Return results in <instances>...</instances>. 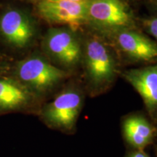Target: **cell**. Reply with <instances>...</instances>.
Masks as SVG:
<instances>
[{"label":"cell","instance_id":"1","mask_svg":"<svg viewBox=\"0 0 157 157\" xmlns=\"http://www.w3.org/2000/svg\"><path fill=\"white\" fill-rule=\"evenodd\" d=\"M82 58L90 95L101 94L111 86L117 74L113 52L103 40L92 36L86 40Z\"/></svg>","mask_w":157,"mask_h":157},{"label":"cell","instance_id":"2","mask_svg":"<svg viewBox=\"0 0 157 157\" xmlns=\"http://www.w3.org/2000/svg\"><path fill=\"white\" fill-rule=\"evenodd\" d=\"M84 100L79 89L65 90L42 108L40 113L42 120L50 128L64 134H74Z\"/></svg>","mask_w":157,"mask_h":157},{"label":"cell","instance_id":"3","mask_svg":"<svg viewBox=\"0 0 157 157\" xmlns=\"http://www.w3.org/2000/svg\"><path fill=\"white\" fill-rule=\"evenodd\" d=\"M87 23L110 34L135 26L132 13L123 0H90Z\"/></svg>","mask_w":157,"mask_h":157},{"label":"cell","instance_id":"4","mask_svg":"<svg viewBox=\"0 0 157 157\" xmlns=\"http://www.w3.org/2000/svg\"><path fill=\"white\" fill-rule=\"evenodd\" d=\"M90 2H75L63 0H38L37 11L49 23L66 25L75 31L87 23Z\"/></svg>","mask_w":157,"mask_h":157},{"label":"cell","instance_id":"5","mask_svg":"<svg viewBox=\"0 0 157 157\" xmlns=\"http://www.w3.org/2000/svg\"><path fill=\"white\" fill-rule=\"evenodd\" d=\"M44 45L48 53L66 67L76 66L81 62L83 49L72 29H50L45 37Z\"/></svg>","mask_w":157,"mask_h":157},{"label":"cell","instance_id":"6","mask_svg":"<svg viewBox=\"0 0 157 157\" xmlns=\"http://www.w3.org/2000/svg\"><path fill=\"white\" fill-rule=\"evenodd\" d=\"M18 76L23 82L39 93L47 91L66 76V72L35 57L26 59L19 65Z\"/></svg>","mask_w":157,"mask_h":157},{"label":"cell","instance_id":"7","mask_svg":"<svg viewBox=\"0 0 157 157\" xmlns=\"http://www.w3.org/2000/svg\"><path fill=\"white\" fill-rule=\"evenodd\" d=\"M114 44L125 56L137 62H157V42L135 29L111 34Z\"/></svg>","mask_w":157,"mask_h":157},{"label":"cell","instance_id":"8","mask_svg":"<svg viewBox=\"0 0 157 157\" xmlns=\"http://www.w3.org/2000/svg\"><path fill=\"white\" fill-rule=\"evenodd\" d=\"M123 76L140 95L146 114L157 127V62L143 68L127 70Z\"/></svg>","mask_w":157,"mask_h":157},{"label":"cell","instance_id":"9","mask_svg":"<svg viewBox=\"0 0 157 157\" xmlns=\"http://www.w3.org/2000/svg\"><path fill=\"white\" fill-rule=\"evenodd\" d=\"M121 134L128 149L146 150L157 143V127L147 114L129 113L121 121Z\"/></svg>","mask_w":157,"mask_h":157},{"label":"cell","instance_id":"10","mask_svg":"<svg viewBox=\"0 0 157 157\" xmlns=\"http://www.w3.org/2000/svg\"><path fill=\"white\" fill-rule=\"evenodd\" d=\"M0 30L11 44L26 45L32 39L34 29L26 15L15 10L6 12L0 19Z\"/></svg>","mask_w":157,"mask_h":157},{"label":"cell","instance_id":"11","mask_svg":"<svg viewBox=\"0 0 157 157\" xmlns=\"http://www.w3.org/2000/svg\"><path fill=\"white\" fill-rule=\"evenodd\" d=\"M26 90L10 82L0 81V110H18L26 106L31 101Z\"/></svg>","mask_w":157,"mask_h":157},{"label":"cell","instance_id":"12","mask_svg":"<svg viewBox=\"0 0 157 157\" xmlns=\"http://www.w3.org/2000/svg\"><path fill=\"white\" fill-rule=\"evenodd\" d=\"M143 29L157 42V16H153L142 20Z\"/></svg>","mask_w":157,"mask_h":157},{"label":"cell","instance_id":"13","mask_svg":"<svg viewBox=\"0 0 157 157\" xmlns=\"http://www.w3.org/2000/svg\"><path fill=\"white\" fill-rule=\"evenodd\" d=\"M124 157H151L146 150H135L127 149L126 154Z\"/></svg>","mask_w":157,"mask_h":157},{"label":"cell","instance_id":"14","mask_svg":"<svg viewBox=\"0 0 157 157\" xmlns=\"http://www.w3.org/2000/svg\"><path fill=\"white\" fill-rule=\"evenodd\" d=\"M63 1L75 2H90V0H63Z\"/></svg>","mask_w":157,"mask_h":157},{"label":"cell","instance_id":"15","mask_svg":"<svg viewBox=\"0 0 157 157\" xmlns=\"http://www.w3.org/2000/svg\"><path fill=\"white\" fill-rule=\"evenodd\" d=\"M153 147H154L155 157H157V143H156V144H154V146H153Z\"/></svg>","mask_w":157,"mask_h":157},{"label":"cell","instance_id":"16","mask_svg":"<svg viewBox=\"0 0 157 157\" xmlns=\"http://www.w3.org/2000/svg\"><path fill=\"white\" fill-rule=\"evenodd\" d=\"M156 6H157V0H156Z\"/></svg>","mask_w":157,"mask_h":157}]
</instances>
